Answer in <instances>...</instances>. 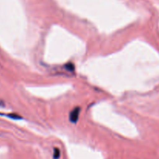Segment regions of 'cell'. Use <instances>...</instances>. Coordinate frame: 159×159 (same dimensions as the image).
Returning <instances> with one entry per match:
<instances>
[{
  "mask_svg": "<svg viewBox=\"0 0 159 159\" xmlns=\"http://www.w3.org/2000/svg\"><path fill=\"white\" fill-rule=\"evenodd\" d=\"M80 111V108H79V107H76V108H73L71 112L70 113V122H72L73 123H76L77 122L78 119H79Z\"/></svg>",
  "mask_w": 159,
  "mask_h": 159,
  "instance_id": "1",
  "label": "cell"
},
{
  "mask_svg": "<svg viewBox=\"0 0 159 159\" xmlns=\"http://www.w3.org/2000/svg\"><path fill=\"white\" fill-rule=\"evenodd\" d=\"M59 156H60V151L58 148H55L54 149V158L57 159L59 158Z\"/></svg>",
  "mask_w": 159,
  "mask_h": 159,
  "instance_id": "2",
  "label": "cell"
}]
</instances>
